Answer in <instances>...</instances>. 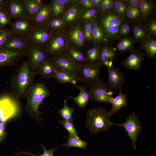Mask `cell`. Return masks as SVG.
Instances as JSON below:
<instances>
[{
	"mask_svg": "<svg viewBox=\"0 0 156 156\" xmlns=\"http://www.w3.org/2000/svg\"><path fill=\"white\" fill-rule=\"evenodd\" d=\"M37 74L36 71L31 69L28 60L24 61L11 77L10 84L13 97L17 99L24 97Z\"/></svg>",
	"mask_w": 156,
	"mask_h": 156,
	"instance_id": "obj_1",
	"label": "cell"
},
{
	"mask_svg": "<svg viewBox=\"0 0 156 156\" xmlns=\"http://www.w3.org/2000/svg\"><path fill=\"white\" fill-rule=\"evenodd\" d=\"M50 95L49 91L45 85L38 82L33 84L25 95L24 97L27 101L26 110L29 114L38 121L41 120L39 106Z\"/></svg>",
	"mask_w": 156,
	"mask_h": 156,
	"instance_id": "obj_2",
	"label": "cell"
},
{
	"mask_svg": "<svg viewBox=\"0 0 156 156\" xmlns=\"http://www.w3.org/2000/svg\"><path fill=\"white\" fill-rule=\"evenodd\" d=\"M98 19L97 21L103 30L108 41L113 42L118 39L120 27L127 21L118 16L113 10L101 14Z\"/></svg>",
	"mask_w": 156,
	"mask_h": 156,
	"instance_id": "obj_3",
	"label": "cell"
},
{
	"mask_svg": "<svg viewBox=\"0 0 156 156\" xmlns=\"http://www.w3.org/2000/svg\"><path fill=\"white\" fill-rule=\"evenodd\" d=\"M108 112L102 107L92 108L88 111L86 123L91 133L96 134L107 131L114 125L109 120Z\"/></svg>",
	"mask_w": 156,
	"mask_h": 156,
	"instance_id": "obj_4",
	"label": "cell"
},
{
	"mask_svg": "<svg viewBox=\"0 0 156 156\" xmlns=\"http://www.w3.org/2000/svg\"><path fill=\"white\" fill-rule=\"evenodd\" d=\"M101 65L87 63L81 64L78 74L81 81L86 86L90 87L101 81L100 73Z\"/></svg>",
	"mask_w": 156,
	"mask_h": 156,
	"instance_id": "obj_5",
	"label": "cell"
},
{
	"mask_svg": "<svg viewBox=\"0 0 156 156\" xmlns=\"http://www.w3.org/2000/svg\"><path fill=\"white\" fill-rule=\"evenodd\" d=\"M51 32L47 24H35L27 38L30 45L45 49Z\"/></svg>",
	"mask_w": 156,
	"mask_h": 156,
	"instance_id": "obj_6",
	"label": "cell"
},
{
	"mask_svg": "<svg viewBox=\"0 0 156 156\" xmlns=\"http://www.w3.org/2000/svg\"><path fill=\"white\" fill-rule=\"evenodd\" d=\"M65 38L59 33L52 31L45 49L50 56H56L64 53L68 49Z\"/></svg>",
	"mask_w": 156,
	"mask_h": 156,
	"instance_id": "obj_7",
	"label": "cell"
},
{
	"mask_svg": "<svg viewBox=\"0 0 156 156\" xmlns=\"http://www.w3.org/2000/svg\"><path fill=\"white\" fill-rule=\"evenodd\" d=\"M89 88L91 99L97 102L110 103L113 92L107 83L100 81Z\"/></svg>",
	"mask_w": 156,
	"mask_h": 156,
	"instance_id": "obj_8",
	"label": "cell"
},
{
	"mask_svg": "<svg viewBox=\"0 0 156 156\" xmlns=\"http://www.w3.org/2000/svg\"><path fill=\"white\" fill-rule=\"evenodd\" d=\"M114 125L124 128L131 140L133 148L136 149L137 140L141 132V126L135 112L127 116L124 123Z\"/></svg>",
	"mask_w": 156,
	"mask_h": 156,
	"instance_id": "obj_9",
	"label": "cell"
},
{
	"mask_svg": "<svg viewBox=\"0 0 156 156\" xmlns=\"http://www.w3.org/2000/svg\"><path fill=\"white\" fill-rule=\"evenodd\" d=\"M27 60L31 69L36 71L40 65L50 57L45 49L30 45L27 50Z\"/></svg>",
	"mask_w": 156,
	"mask_h": 156,
	"instance_id": "obj_10",
	"label": "cell"
},
{
	"mask_svg": "<svg viewBox=\"0 0 156 156\" xmlns=\"http://www.w3.org/2000/svg\"><path fill=\"white\" fill-rule=\"evenodd\" d=\"M35 24L32 19L26 17L12 21L10 29L13 34L27 38Z\"/></svg>",
	"mask_w": 156,
	"mask_h": 156,
	"instance_id": "obj_11",
	"label": "cell"
},
{
	"mask_svg": "<svg viewBox=\"0 0 156 156\" xmlns=\"http://www.w3.org/2000/svg\"><path fill=\"white\" fill-rule=\"evenodd\" d=\"M27 54V51H16L1 49L0 50V66L16 65Z\"/></svg>",
	"mask_w": 156,
	"mask_h": 156,
	"instance_id": "obj_12",
	"label": "cell"
},
{
	"mask_svg": "<svg viewBox=\"0 0 156 156\" xmlns=\"http://www.w3.org/2000/svg\"><path fill=\"white\" fill-rule=\"evenodd\" d=\"M145 55V53L141 50L135 49L122 61V64L127 69L139 71L141 70Z\"/></svg>",
	"mask_w": 156,
	"mask_h": 156,
	"instance_id": "obj_13",
	"label": "cell"
},
{
	"mask_svg": "<svg viewBox=\"0 0 156 156\" xmlns=\"http://www.w3.org/2000/svg\"><path fill=\"white\" fill-rule=\"evenodd\" d=\"M49 59L53 62L58 68L78 74L81 64L73 61L64 53L52 56Z\"/></svg>",
	"mask_w": 156,
	"mask_h": 156,
	"instance_id": "obj_14",
	"label": "cell"
},
{
	"mask_svg": "<svg viewBox=\"0 0 156 156\" xmlns=\"http://www.w3.org/2000/svg\"><path fill=\"white\" fill-rule=\"evenodd\" d=\"M6 9L13 21L27 17L23 0H8Z\"/></svg>",
	"mask_w": 156,
	"mask_h": 156,
	"instance_id": "obj_15",
	"label": "cell"
},
{
	"mask_svg": "<svg viewBox=\"0 0 156 156\" xmlns=\"http://www.w3.org/2000/svg\"><path fill=\"white\" fill-rule=\"evenodd\" d=\"M107 68L108 72L107 83L110 88L113 90L121 88L125 83V78L123 73L113 65Z\"/></svg>",
	"mask_w": 156,
	"mask_h": 156,
	"instance_id": "obj_16",
	"label": "cell"
},
{
	"mask_svg": "<svg viewBox=\"0 0 156 156\" xmlns=\"http://www.w3.org/2000/svg\"><path fill=\"white\" fill-rule=\"evenodd\" d=\"M6 96L0 97V122L6 123L8 120L15 115L12 100Z\"/></svg>",
	"mask_w": 156,
	"mask_h": 156,
	"instance_id": "obj_17",
	"label": "cell"
},
{
	"mask_svg": "<svg viewBox=\"0 0 156 156\" xmlns=\"http://www.w3.org/2000/svg\"><path fill=\"white\" fill-rule=\"evenodd\" d=\"M30 45L27 38L13 33L2 49L16 51H27Z\"/></svg>",
	"mask_w": 156,
	"mask_h": 156,
	"instance_id": "obj_18",
	"label": "cell"
},
{
	"mask_svg": "<svg viewBox=\"0 0 156 156\" xmlns=\"http://www.w3.org/2000/svg\"><path fill=\"white\" fill-rule=\"evenodd\" d=\"M53 78L62 84L70 83L75 85L77 81H81L77 74L60 68L58 69Z\"/></svg>",
	"mask_w": 156,
	"mask_h": 156,
	"instance_id": "obj_19",
	"label": "cell"
},
{
	"mask_svg": "<svg viewBox=\"0 0 156 156\" xmlns=\"http://www.w3.org/2000/svg\"><path fill=\"white\" fill-rule=\"evenodd\" d=\"M58 68L49 59L44 62L36 70L37 74L47 79L53 78Z\"/></svg>",
	"mask_w": 156,
	"mask_h": 156,
	"instance_id": "obj_20",
	"label": "cell"
},
{
	"mask_svg": "<svg viewBox=\"0 0 156 156\" xmlns=\"http://www.w3.org/2000/svg\"><path fill=\"white\" fill-rule=\"evenodd\" d=\"M132 36L131 38L134 43H142L148 37H150L148 31L144 25L136 23L132 28Z\"/></svg>",
	"mask_w": 156,
	"mask_h": 156,
	"instance_id": "obj_21",
	"label": "cell"
},
{
	"mask_svg": "<svg viewBox=\"0 0 156 156\" xmlns=\"http://www.w3.org/2000/svg\"><path fill=\"white\" fill-rule=\"evenodd\" d=\"M118 95L115 97H112L110 103L112 105V108L108 112L110 116L115 114L122 108L126 106L127 104V95L122 92L121 88L119 89Z\"/></svg>",
	"mask_w": 156,
	"mask_h": 156,
	"instance_id": "obj_22",
	"label": "cell"
},
{
	"mask_svg": "<svg viewBox=\"0 0 156 156\" xmlns=\"http://www.w3.org/2000/svg\"><path fill=\"white\" fill-rule=\"evenodd\" d=\"M76 87L79 91V94L76 97L72 96H68L67 97L73 99L79 107L83 108L91 99L90 93L86 90V87L83 85H77Z\"/></svg>",
	"mask_w": 156,
	"mask_h": 156,
	"instance_id": "obj_23",
	"label": "cell"
},
{
	"mask_svg": "<svg viewBox=\"0 0 156 156\" xmlns=\"http://www.w3.org/2000/svg\"><path fill=\"white\" fill-rule=\"evenodd\" d=\"M27 17L33 19L44 5L42 0H23Z\"/></svg>",
	"mask_w": 156,
	"mask_h": 156,
	"instance_id": "obj_24",
	"label": "cell"
},
{
	"mask_svg": "<svg viewBox=\"0 0 156 156\" xmlns=\"http://www.w3.org/2000/svg\"><path fill=\"white\" fill-rule=\"evenodd\" d=\"M108 43V42H106L104 45L100 47L99 62L101 65L105 60H109L112 61L117 57L115 47H113Z\"/></svg>",
	"mask_w": 156,
	"mask_h": 156,
	"instance_id": "obj_25",
	"label": "cell"
},
{
	"mask_svg": "<svg viewBox=\"0 0 156 156\" xmlns=\"http://www.w3.org/2000/svg\"><path fill=\"white\" fill-rule=\"evenodd\" d=\"M92 40L94 44L109 42L103 30L97 21L92 22Z\"/></svg>",
	"mask_w": 156,
	"mask_h": 156,
	"instance_id": "obj_26",
	"label": "cell"
},
{
	"mask_svg": "<svg viewBox=\"0 0 156 156\" xmlns=\"http://www.w3.org/2000/svg\"><path fill=\"white\" fill-rule=\"evenodd\" d=\"M51 17L50 9L48 4H44L33 18L35 24L45 25Z\"/></svg>",
	"mask_w": 156,
	"mask_h": 156,
	"instance_id": "obj_27",
	"label": "cell"
},
{
	"mask_svg": "<svg viewBox=\"0 0 156 156\" xmlns=\"http://www.w3.org/2000/svg\"><path fill=\"white\" fill-rule=\"evenodd\" d=\"M140 49H144L147 56L151 58L156 57V38L149 37L141 44Z\"/></svg>",
	"mask_w": 156,
	"mask_h": 156,
	"instance_id": "obj_28",
	"label": "cell"
},
{
	"mask_svg": "<svg viewBox=\"0 0 156 156\" xmlns=\"http://www.w3.org/2000/svg\"><path fill=\"white\" fill-rule=\"evenodd\" d=\"M69 37L70 41L76 46L81 47L83 44L84 36L81 28L78 26H76L70 30Z\"/></svg>",
	"mask_w": 156,
	"mask_h": 156,
	"instance_id": "obj_29",
	"label": "cell"
},
{
	"mask_svg": "<svg viewBox=\"0 0 156 156\" xmlns=\"http://www.w3.org/2000/svg\"><path fill=\"white\" fill-rule=\"evenodd\" d=\"M134 43L131 37H125L119 39L116 45V50L120 53H124L127 51H133L135 49Z\"/></svg>",
	"mask_w": 156,
	"mask_h": 156,
	"instance_id": "obj_30",
	"label": "cell"
},
{
	"mask_svg": "<svg viewBox=\"0 0 156 156\" xmlns=\"http://www.w3.org/2000/svg\"><path fill=\"white\" fill-rule=\"evenodd\" d=\"M94 44V45L89 48L86 51V54H84L87 63L97 64L99 63L100 47L99 44Z\"/></svg>",
	"mask_w": 156,
	"mask_h": 156,
	"instance_id": "obj_31",
	"label": "cell"
},
{
	"mask_svg": "<svg viewBox=\"0 0 156 156\" xmlns=\"http://www.w3.org/2000/svg\"><path fill=\"white\" fill-rule=\"evenodd\" d=\"M154 6L153 0H140L138 8L142 20L146 21L151 13Z\"/></svg>",
	"mask_w": 156,
	"mask_h": 156,
	"instance_id": "obj_32",
	"label": "cell"
},
{
	"mask_svg": "<svg viewBox=\"0 0 156 156\" xmlns=\"http://www.w3.org/2000/svg\"><path fill=\"white\" fill-rule=\"evenodd\" d=\"M63 53L73 61L79 64L87 63L84 54L77 49L68 48Z\"/></svg>",
	"mask_w": 156,
	"mask_h": 156,
	"instance_id": "obj_33",
	"label": "cell"
},
{
	"mask_svg": "<svg viewBox=\"0 0 156 156\" xmlns=\"http://www.w3.org/2000/svg\"><path fill=\"white\" fill-rule=\"evenodd\" d=\"M87 145V142L81 140L78 136L69 134L66 143L62 145L66 146L67 148L75 147L86 149Z\"/></svg>",
	"mask_w": 156,
	"mask_h": 156,
	"instance_id": "obj_34",
	"label": "cell"
},
{
	"mask_svg": "<svg viewBox=\"0 0 156 156\" xmlns=\"http://www.w3.org/2000/svg\"><path fill=\"white\" fill-rule=\"evenodd\" d=\"M128 6V4L123 0H114L113 10L120 17L128 21L126 14Z\"/></svg>",
	"mask_w": 156,
	"mask_h": 156,
	"instance_id": "obj_35",
	"label": "cell"
},
{
	"mask_svg": "<svg viewBox=\"0 0 156 156\" xmlns=\"http://www.w3.org/2000/svg\"><path fill=\"white\" fill-rule=\"evenodd\" d=\"M49 5L51 11V17H58L63 12L66 6L62 0H52Z\"/></svg>",
	"mask_w": 156,
	"mask_h": 156,
	"instance_id": "obj_36",
	"label": "cell"
},
{
	"mask_svg": "<svg viewBox=\"0 0 156 156\" xmlns=\"http://www.w3.org/2000/svg\"><path fill=\"white\" fill-rule=\"evenodd\" d=\"M127 19L136 23H141L142 21L138 8L128 6L126 14Z\"/></svg>",
	"mask_w": 156,
	"mask_h": 156,
	"instance_id": "obj_37",
	"label": "cell"
},
{
	"mask_svg": "<svg viewBox=\"0 0 156 156\" xmlns=\"http://www.w3.org/2000/svg\"><path fill=\"white\" fill-rule=\"evenodd\" d=\"M101 14L98 7H93L89 8L84 13L82 19L86 22H93L97 21Z\"/></svg>",
	"mask_w": 156,
	"mask_h": 156,
	"instance_id": "obj_38",
	"label": "cell"
},
{
	"mask_svg": "<svg viewBox=\"0 0 156 156\" xmlns=\"http://www.w3.org/2000/svg\"><path fill=\"white\" fill-rule=\"evenodd\" d=\"M79 12V8L75 5H72L65 12L62 20L64 23L72 22L77 17Z\"/></svg>",
	"mask_w": 156,
	"mask_h": 156,
	"instance_id": "obj_39",
	"label": "cell"
},
{
	"mask_svg": "<svg viewBox=\"0 0 156 156\" xmlns=\"http://www.w3.org/2000/svg\"><path fill=\"white\" fill-rule=\"evenodd\" d=\"M73 111V108L68 106L66 100L65 99L64 101V106L62 109L58 110V113L63 119L71 120H73L72 116Z\"/></svg>",
	"mask_w": 156,
	"mask_h": 156,
	"instance_id": "obj_40",
	"label": "cell"
},
{
	"mask_svg": "<svg viewBox=\"0 0 156 156\" xmlns=\"http://www.w3.org/2000/svg\"><path fill=\"white\" fill-rule=\"evenodd\" d=\"M12 21L6 8L0 10V27L3 30L7 25H10Z\"/></svg>",
	"mask_w": 156,
	"mask_h": 156,
	"instance_id": "obj_41",
	"label": "cell"
},
{
	"mask_svg": "<svg viewBox=\"0 0 156 156\" xmlns=\"http://www.w3.org/2000/svg\"><path fill=\"white\" fill-rule=\"evenodd\" d=\"M63 20L58 17H51L47 22V25L52 31H55L60 28L64 24Z\"/></svg>",
	"mask_w": 156,
	"mask_h": 156,
	"instance_id": "obj_42",
	"label": "cell"
},
{
	"mask_svg": "<svg viewBox=\"0 0 156 156\" xmlns=\"http://www.w3.org/2000/svg\"><path fill=\"white\" fill-rule=\"evenodd\" d=\"M144 25L147 28L150 37L153 39L156 38V19L155 17L149 18Z\"/></svg>",
	"mask_w": 156,
	"mask_h": 156,
	"instance_id": "obj_43",
	"label": "cell"
},
{
	"mask_svg": "<svg viewBox=\"0 0 156 156\" xmlns=\"http://www.w3.org/2000/svg\"><path fill=\"white\" fill-rule=\"evenodd\" d=\"M73 122V120H68L64 119L59 121L60 123L63 126L69 134L78 136Z\"/></svg>",
	"mask_w": 156,
	"mask_h": 156,
	"instance_id": "obj_44",
	"label": "cell"
},
{
	"mask_svg": "<svg viewBox=\"0 0 156 156\" xmlns=\"http://www.w3.org/2000/svg\"><path fill=\"white\" fill-rule=\"evenodd\" d=\"M132 31V28L128 21H125L121 25L118 35V39L129 36Z\"/></svg>",
	"mask_w": 156,
	"mask_h": 156,
	"instance_id": "obj_45",
	"label": "cell"
},
{
	"mask_svg": "<svg viewBox=\"0 0 156 156\" xmlns=\"http://www.w3.org/2000/svg\"><path fill=\"white\" fill-rule=\"evenodd\" d=\"M13 32L10 28L4 29L0 34V50L5 44Z\"/></svg>",
	"mask_w": 156,
	"mask_h": 156,
	"instance_id": "obj_46",
	"label": "cell"
},
{
	"mask_svg": "<svg viewBox=\"0 0 156 156\" xmlns=\"http://www.w3.org/2000/svg\"><path fill=\"white\" fill-rule=\"evenodd\" d=\"M41 146L43 150V153L42 154H39V155H37L33 154L31 152L28 153L24 151L16 153V155L24 154L27 155H31L33 156H54L53 152L56 148H52L51 149H49L47 150L45 146H43L42 144H41Z\"/></svg>",
	"mask_w": 156,
	"mask_h": 156,
	"instance_id": "obj_47",
	"label": "cell"
},
{
	"mask_svg": "<svg viewBox=\"0 0 156 156\" xmlns=\"http://www.w3.org/2000/svg\"><path fill=\"white\" fill-rule=\"evenodd\" d=\"M92 28V22H86L83 25V33L85 38L88 40H92L91 33Z\"/></svg>",
	"mask_w": 156,
	"mask_h": 156,
	"instance_id": "obj_48",
	"label": "cell"
},
{
	"mask_svg": "<svg viewBox=\"0 0 156 156\" xmlns=\"http://www.w3.org/2000/svg\"><path fill=\"white\" fill-rule=\"evenodd\" d=\"M6 125V123L0 122V143L4 140L7 135Z\"/></svg>",
	"mask_w": 156,
	"mask_h": 156,
	"instance_id": "obj_49",
	"label": "cell"
},
{
	"mask_svg": "<svg viewBox=\"0 0 156 156\" xmlns=\"http://www.w3.org/2000/svg\"><path fill=\"white\" fill-rule=\"evenodd\" d=\"M129 6L138 8L140 0H123Z\"/></svg>",
	"mask_w": 156,
	"mask_h": 156,
	"instance_id": "obj_50",
	"label": "cell"
},
{
	"mask_svg": "<svg viewBox=\"0 0 156 156\" xmlns=\"http://www.w3.org/2000/svg\"><path fill=\"white\" fill-rule=\"evenodd\" d=\"M98 7L101 14L103 13L108 11L107 5L105 0H102Z\"/></svg>",
	"mask_w": 156,
	"mask_h": 156,
	"instance_id": "obj_51",
	"label": "cell"
},
{
	"mask_svg": "<svg viewBox=\"0 0 156 156\" xmlns=\"http://www.w3.org/2000/svg\"><path fill=\"white\" fill-rule=\"evenodd\" d=\"M80 4L83 6L90 8H93L90 0H81L80 1Z\"/></svg>",
	"mask_w": 156,
	"mask_h": 156,
	"instance_id": "obj_52",
	"label": "cell"
},
{
	"mask_svg": "<svg viewBox=\"0 0 156 156\" xmlns=\"http://www.w3.org/2000/svg\"><path fill=\"white\" fill-rule=\"evenodd\" d=\"M105 1L107 5L108 11L113 10L114 0H105Z\"/></svg>",
	"mask_w": 156,
	"mask_h": 156,
	"instance_id": "obj_53",
	"label": "cell"
},
{
	"mask_svg": "<svg viewBox=\"0 0 156 156\" xmlns=\"http://www.w3.org/2000/svg\"><path fill=\"white\" fill-rule=\"evenodd\" d=\"M102 65H104L107 68H110L113 66L112 61L106 60L104 61L102 64Z\"/></svg>",
	"mask_w": 156,
	"mask_h": 156,
	"instance_id": "obj_54",
	"label": "cell"
},
{
	"mask_svg": "<svg viewBox=\"0 0 156 156\" xmlns=\"http://www.w3.org/2000/svg\"><path fill=\"white\" fill-rule=\"evenodd\" d=\"M102 0H90L93 7H98Z\"/></svg>",
	"mask_w": 156,
	"mask_h": 156,
	"instance_id": "obj_55",
	"label": "cell"
},
{
	"mask_svg": "<svg viewBox=\"0 0 156 156\" xmlns=\"http://www.w3.org/2000/svg\"><path fill=\"white\" fill-rule=\"evenodd\" d=\"M8 0H0V10L6 8Z\"/></svg>",
	"mask_w": 156,
	"mask_h": 156,
	"instance_id": "obj_56",
	"label": "cell"
},
{
	"mask_svg": "<svg viewBox=\"0 0 156 156\" xmlns=\"http://www.w3.org/2000/svg\"><path fill=\"white\" fill-rule=\"evenodd\" d=\"M64 4L66 5V4H68L69 3H70V2L72 1L71 0H62Z\"/></svg>",
	"mask_w": 156,
	"mask_h": 156,
	"instance_id": "obj_57",
	"label": "cell"
},
{
	"mask_svg": "<svg viewBox=\"0 0 156 156\" xmlns=\"http://www.w3.org/2000/svg\"><path fill=\"white\" fill-rule=\"evenodd\" d=\"M3 30L2 29H1V28L0 27V34L3 31Z\"/></svg>",
	"mask_w": 156,
	"mask_h": 156,
	"instance_id": "obj_58",
	"label": "cell"
}]
</instances>
